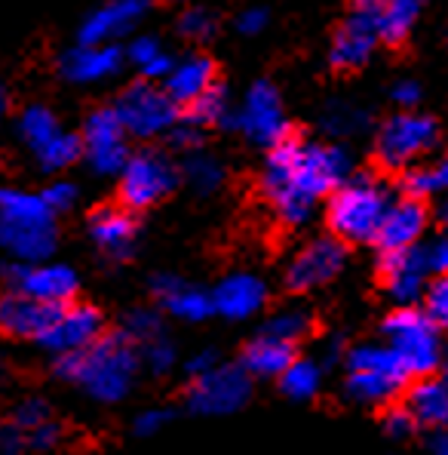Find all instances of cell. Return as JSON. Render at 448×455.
<instances>
[{
    "mask_svg": "<svg viewBox=\"0 0 448 455\" xmlns=\"http://www.w3.org/2000/svg\"><path fill=\"white\" fill-rule=\"evenodd\" d=\"M350 179V157L338 145L301 142L286 139L267 154L262 172V194L286 228H301L310 222L319 200H329L332 191Z\"/></svg>",
    "mask_w": 448,
    "mask_h": 455,
    "instance_id": "cell-1",
    "label": "cell"
},
{
    "mask_svg": "<svg viewBox=\"0 0 448 455\" xmlns=\"http://www.w3.org/2000/svg\"><path fill=\"white\" fill-rule=\"evenodd\" d=\"M138 370H142V354L126 339L123 330L102 336L96 345L77 354L56 357L59 376L98 403H120L123 397H130Z\"/></svg>",
    "mask_w": 448,
    "mask_h": 455,
    "instance_id": "cell-2",
    "label": "cell"
},
{
    "mask_svg": "<svg viewBox=\"0 0 448 455\" xmlns=\"http://www.w3.org/2000/svg\"><path fill=\"white\" fill-rule=\"evenodd\" d=\"M56 243V212L46 206L43 194L0 188V250L12 262H46Z\"/></svg>",
    "mask_w": 448,
    "mask_h": 455,
    "instance_id": "cell-3",
    "label": "cell"
},
{
    "mask_svg": "<svg viewBox=\"0 0 448 455\" xmlns=\"http://www.w3.org/2000/svg\"><path fill=\"white\" fill-rule=\"evenodd\" d=\"M393 197L374 176H350L326 204V222L332 237L344 243H374L378 228L390 210Z\"/></svg>",
    "mask_w": 448,
    "mask_h": 455,
    "instance_id": "cell-4",
    "label": "cell"
},
{
    "mask_svg": "<svg viewBox=\"0 0 448 455\" xmlns=\"http://www.w3.org/2000/svg\"><path fill=\"white\" fill-rule=\"evenodd\" d=\"M409 370L387 345H359L347 351V397L363 406H387L409 385Z\"/></svg>",
    "mask_w": 448,
    "mask_h": 455,
    "instance_id": "cell-5",
    "label": "cell"
},
{
    "mask_svg": "<svg viewBox=\"0 0 448 455\" xmlns=\"http://www.w3.org/2000/svg\"><path fill=\"white\" fill-rule=\"evenodd\" d=\"M384 345L403 360L412 379H427L443 366L445 347L439 326L418 307H397L384 320Z\"/></svg>",
    "mask_w": 448,
    "mask_h": 455,
    "instance_id": "cell-6",
    "label": "cell"
},
{
    "mask_svg": "<svg viewBox=\"0 0 448 455\" xmlns=\"http://www.w3.org/2000/svg\"><path fill=\"white\" fill-rule=\"evenodd\" d=\"M436 136V124L427 114L399 111L381 124L378 136H374V157L384 170L409 172L424 154H430Z\"/></svg>",
    "mask_w": 448,
    "mask_h": 455,
    "instance_id": "cell-7",
    "label": "cell"
},
{
    "mask_svg": "<svg viewBox=\"0 0 448 455\" xmlns=\"http://www.w3.org/2000/svg\"><path fill=\"white\" fill-rule=\"evenodd\" d=\"M114 111L120 114L126 132L136 139L169 136L178 120H182L178 102L166 92V86H157L153 80H138V84L126 86L120 92Z\"/></svg>",
    "mask_w": 448,
    "mask_h": 455,
    "instance_id": "cell-8",
    "label": "cell"
},
{
    "mask_svg": "<svg viewBox=\"0 0 448 455\" xmlns=\"http://www.w3.org/2000/svg\"><path fill=\"white\" fill-rule=\"evenodd\" d=\"M178 185V170L163 151H136L130 154L123 172H120V200L126 210H148L169 197Z\"/></svg>",
    "mask_w": 448,
    "mask_h": 455,
    "instance_id": "cell-9",
    "label": "cell"
},
{
    "mask_svg": "<svg viewBox=\"0 0 448 455\" xmlns=\"http://www.w3.org/2000/svg\"><path fill=\"white\" fill-rule=\"evenodd\" d=\"M252 397V376L246 366L216 363L203 376H193L187 387V406L200 416H231Z\"/></svg>",
    "mask_w": 448,
    "mask_h": 455,
    "instance_id": "cell-10",
    "label": "cell"
},
{
    "mask_svg": "<svg viewBox=\"0 0 448 455\" xmlns=\"http://www.w3.org/2000/svg\"><path fill=\"white\" fill-rule=\"evenodd\" d=\"M83 160L96 176H120L130 160V132L114 108H96L86 114L83 130Z\"/></svg>",
    "mask_w": 448,
    "mask_h": 455,
    "instance_id": "cell-11",
    "label": "cell"
},
{
    "mask_svg": "<svg viewBox=\"0 0 448 455\" xmlns=\"http://www.w3.org/2000/svg\"><path fill=\"white\" fill-rule=\"evenodd\" d=\"M0 280H4L6 290L25 292V296L37 299L43 305H71L80 286L75 267L56 262H6L0 267Z\"/></svg>",
    "mask_w": 448,
    "mask_h": 455,
    "instance_id": "cell-12",
    "label": "cell"
},
{
    "mask_svg": "<svg viewBox=\"0 0 448 455\" xmlns=\"http://www.w3.org/2000/svg\"><path fill=\"white\" fill-rule=\"evenodd\" d=\"M233 126H237L249 142L264 145V148H277L279 142H286V139H289V120H286V108H283V99H279L277 86L267 84V80L252 84L243 105H240Z\"/></svg>",
    "mask_w": 448,
    "mask_h": 455,
    "instance_id": "cell-13",
    "label": "cell"
},
{
    "mask_svg": "<svg viewBox=\"0 0 448 455\" xmlns=\"http://www.w3.org/2000/svg\"><path fill=\"white\" fill-rule=\"evenodd\" d=\"M347 262L344 240L338 237H313L292 256L286 267V286L295 292H310L332 283Z\"/></svg>",
    "mask_w": 448,
    "mask_h": 455,
    "instance_id": "cell-14",
    "label": "cell"
},
{
    "mask_svg": "<svg viewBox=\"0 0 448 455\" xmlns=\"http://www.w3.org/2000/svg\"><path fill=\"white\" fill-rule=\"evenodd\" d=\"M102 339V314L90 305H62L52 317V323L46 326V332L37 339L40 347L52 351L56 357H68L83 347L96 345Z\"/></svg>",
    "mask_w": 448,
    "mask_h": 455,
    "instance_id": "cell-15",
    "label": "cell"
},
{
    "mask_svg": "<svg viewBox=\"0 0 448 455\" xmlns=\"http://www.w3.org/2000/svg\"><path fill=\"white\" fill-rule=\"evenodd\" d=\"M381 286L399 307H412L418 299H424L427 286H430V265H427V252L420 246L403 252H381Z\"/></svg>",
    "mask_w": 448,
    "mask_h": 455,
    "instance_id": "cell-16",
    "label": "cell"
},
{
    "mask_svg": "<svg viewBox=\"0 0 448 455\" xmlns=\"http://www.w3.org/2000/svg\"><path fill=\"white\" fill-rule=\"evenodd\" d=\"M381 44L378 19L374 10H353L350 16L341 22V28L332 37V52L329 62L338 71H357L374 56Z\"/></svg>",
    "mask_w": 448,
    "mask_h": 455,
    "instance_id": "cell-17",
    "label": "cell"
},
{
    "mask_svg": "<svg viewBox=\"0 0 448 455\" xmlns=\"http://www.w3.org/2000/svg\"><path fill=\"white\" fill-rule=\"evenodd\" d=\"M427 231V206L424 200L418 197H397L387 210L384 222L378 228V237H374V246L381 252H403V250H414L420 243Z\"/></svg>",
    "mask_w": 448,
    "mask_h": 455,
    "instance_id": "cell-18",
    "label": "cell"
},
{
    "mask_svg": "<svg viewBox=\"0 0 448 455\" xmlns=\"http://www.w3.org/2000/svg\"><path fill=\"white\" fill-rule=\"evenodd\" d=\"M126 50L117 44H77L59 59V75L71 84H98L123 68Z\"/></svg>",
    "mask_w": 448,
    "mask_h": 455,
    "instance_id": "cell-19",
    "label": "cell"
},
{
    "mask_svg": "<svg viewBox=\"0 0 448 455\" xmlns=\"http://www.w3.org/2000/svg\"><path fill=\"white\" fill-rule=\"evenodd\" d=\"M90 237L102 256L111 262H123L136 252L138 222L126 206H102L90 216Z\"/></svg>",
    "mask_w": 448,
    "mask_h": 455,
    "instance_id": "cell-20",
    "label": "cell"
},
{
    "mask_svg": "<svg viewBox=\"0 0 448 455\" xmlns=\"http://www.w3.org/2000/svg\"><path fill=\"white\" fill-rule=\"evenodd\" d=\"M148 12V0H108L80 25V44H117Z\"/></svg>",
    "mask_w": 448,
    "mask_h": 455,
    "instance_id": "cell-21",
    "label": "cell"
},
{
    "mask_svg": "<svg viewBox=\"0 0 448 455\" xmlns=\"http://www.w3.org/2000/svg\"><path fill=\"white\" fill-rule=\"evenodd\" d=\"M59 307L62 305H43L37 299L25 296V292L6 290L0 296V332L12 339L37 341L46 332V326L52 323Z\"/></svg>",
    "mask_w": 448,
    "mask_h": 455,
    "instance_id": "cell-22",
    "label": "cell"
},
{
    "mask_svg": "<svg viewBox=\"0 0 448 455\" xmlns=\"http://www.w3.org/2000/svg\"><path fill=\"white\" fill-rule=\"evenodd\" d=\"M153 296H157L160 307H163L169 317L185 320V323H200L209 314H216V302L206 290L193 283H185L176 274H160L151 283Z\"/></svg>",
    "mask_w": 448,
    "mask_h": 455,
    "instance_id": "cell-23",
    "label": "cell"
},
{
    "mask_svg": "<svg viewBox=\"0 0 448 455\" xmlns=\"http://www.w3.org/2000/svg\"><path fill=\"white\" fill-rule=\"evenodd\" d=\"M212 302H216V314H222L227 320H249L264 307L267 286L255 274H227L212 292Z\"/></svg>",
    "mask_w": 448,
    "mask_h": 455,
    "instance_id": "cell-24",
    "label": "cell"
},
{
    "mask_svg": "<svg viewBox=\"0 0 448 455\" xmlns=\"http://www.w3.org/2000/svg\"><path fill=\"white\" fill-rule=\"evenodd\" d=\"M218 84V68L209 56H187L182 62H176V68L169 71V77L163 80L166 92L178 102V108H191L200 96L212 90Z\"/></svg>",
    "mask_w": 448,
    "mask_h": 455,
    "instance_id": "cell-25",
    "label": "cell"
},
{
    "mask_svg": "<svg viewBox=\"0 0 448 455\" xmlns=\"http://www.w3.org/2000/svg\"><path fill=\"white\" fill-rule=\"evenodd\" d=\"M292 360H295V345L271 336V332H264V330H258L255 339H252L243 351L246 372L258 379H279L289 370Z\"/></svg>",
    "mask_w": 448,
    "mask_h": 455,
    "instance_id": "cell-26",
    "label": "cell"
},
{
    "mask_svg": "<svg viewBox=\"0 0 448 455\" xmlns=\"http://www.w3.org/2000/svg\"><path fill=\"white\" fill-rule=\"evenodd\" d=\"M405 410L412 412V419L433 431L448 427V385L445 379H420L409 387L405 397Z\"/></svg>",
    "mask_w": 448,
    "mask_h": 455,
    "instance_id": "cell-27",
    "label": "cell"
},
{
    "mask_svg": "<svg viewBox=\"0 0 448 455\" xmlns=\"http://www.w3.org/2000/svg\"><path fill=\"white\" fill-rule=\"evenodd\" d=\"M424 4L427 0H381L374 6L381 40L384 44H405L418 25L420 12H424Z\"/></svg>",
    "mask_w": 448,
    "mask_h": 455,
    "instance_id": "cell-28",
    "label": "cell"
},
{
    "mask_svg": "<svg viewBox=\"0 0 448 455\" xmlns=\"http://www.w3.org/2000/svg\"><path fill=\"white\" fill-rule=\"evenodd\" d=\"M277 381L289 400H310L323 387V363L313 357H295Z\"/></svg>",
    "mask_w": 448,
    "mask_h": 455,
    "instance_id": "cell-29",
    "label": "cell"
},
{
    "mask_svg": "<svg viewBox=\"0 0 448 455\" xmlns=\"http://www.w3.org/2000/svg\"><path fill=\"white\" fill-rule=\"evenodd\" d=\"M40 170L46 172H62L68 170V166H75L80 157H83V142H80V136L68 130H59L56 136L50 139V142L43 145V148L35 151Z\"/></svg>",
    "mask_w": 448,
    "mask_h": 455,
    "instance_id": "cell-30",
    "label": "cell"
},
{
    "mask_svg": "<svg viewBox=\"0 0 448 455\" xmlns=\"http://www.w3.org/2000/svg\"><path fill=\"white\" fill-rule=\"evenodd\" d=\"M16 126H19V136H22V142L31 148V154H35L37 148H43V145L50 142L59 130H62L59 117L46 108V105H28V108L19 114Z\"/></svg>",
    "mask_w": 448,
    "mask_h": 455,
    "instance_id": "cell-31",
    "label": "cell"
},
{
    "mask_svg": "<svg viewBox=\"0 0 448 455\" xmlns=\"http://www.w3.org/2000/svg\"><path fill=\"white\" fill-rule=\"evenodd\" d=\"M403 191L409 197H433V194H448V154L430 166H412L403 176Z\"/></svg>",
    "mask_w": 448,
    "mask_h": 455,
    "instance_id": "cell-32",
    "label": "cell"
},
{
    "mask_svg": "<svg viewBox=\"0 0 448 455\" xmlns=\"http://www.w3.org/2000/svg\"><path fill=\"white\" fill-rule=\"evenodd\" d=\"M187 120H193L197 126H224V124H233V114H231V99H227V90L222 84L212 86L206 96H200L197 102L187 108L185 114Z\"/></svg>",
    "mask_w": 448,
    "mask_h": 455,
    "instance_id": "cell-33",
    "label": "cell"
},
{
    "mask_svg": "<svg viewBox=\"0 0 448 455\" xmlns=\"http://www.w3.org/2000/svg\"><path fill=\"white\" fill-rule=\"evenodd\" d=\"M185 179L193 191L200 194H212L218 185L224 182V166L218 164L212 154L206 151H191L185 160Z\"/></svg>",
    "mask_w": 448,
    "mask_h": 455,
    "instance_id": "cell-34",
    "label": "cell"
},
{
    "mask_svg": "<svg viewBox=\"0 0 448 455\" xmlns=\"http://www.w3.org/2000/svg\"><path fill=\"white\" fill-rule=\"evenodd\" d=\"M369 126V111L357 108L350 102H332L323 114V130L332 136H353Z\"/></svg>",
    "mask_w": 448,
    "mask_h": 455,
    "instance_id": "cell-35",
    "label": "cell"
},
{
    "mask_svg": "<svg viewBox=\"0 0 448 455\" xmlns=\"http://www.w3.org/2000/svg\"><path fill=\"white\" fill-rule=\"evenodd\" d=\"M123 332L136 347H145L148 341H157L166 336V323H163V317H160V311L138 307V311H132L130 317L123 320Z\"/></svg>",
    "mask_w": 448,
    "mask_h": 455,
    "instance_id": "cell-36",
    "label": "cell"
},
{
    "mask_svg": "<svg viewBox=\"0 0 448 455\" xmlns=\"http://www.w3.org/2000/svg\"><path fill=\"white\" fill-rule=\"evenodd\" d=\"M262 330L277 339H283V341H289V345H298V341L310 332V317H307L301 307H283V311H277L271 320H267Z\"/></svg>",
    "mask_w": 448,
    "mask_h": 455,
    "instance_id": "cell-37",
    "label": "cell"
},
{
    "mask_svg": "<svg viewBox=\"0 0 448 455\" xmlns=\"http://www.w3.org/2000/svg\"><path fill=\"white\" fill-rule=\"evenodd\" d=\"M218 28V19L206 6H187L178 16V35L187 40H209Z\"/></svg>",
    "mask_w": 448,
    "mask_h": 455,
    "instance_id": "cell-38",
    "label": "cell"
},
{
    "mask_svg": "<svg viewBox=\"0 0 448 455\" xmlns=\"http://www.w3.org/2000/svg\"><path fill=\"white\" fill-rule=\"evenodd\" d=\"M138 354H142V366L145 370H151L153 376H166V372L178 363V351H176V345H172L169 336L148 341L145 347H138Z\"/></svg>",
    "mask_w": 448,
    "mask_h": 455,
    "instance_id": "cell-39",
    "label": "cell"
},
{
    "mask_svg": "<svg viewBox=\"0 0 448 455\" xmlns=\"http://www.w3.org/2000/svg\"><path fill=\"white\" fill-rule=\"evenodd\" d=\"M424 311L439 326V332H448V274L430 280L424 292Z\"/></svg>",
    "mask_w": 448,
    "mask_h": 455,
    "instance_id": "cell-40",
    "label": "cell"
},
{
    "mask_svg": "<svg viewBox=\"0 0 448 455\" xmlns=\"http://www.w3.org/2000/svg\"><path fill=\"white\" fill-rule=\"evenodd\" d=\"M50 419H52L50 406H46L43 400H37V397L22 400V403L16 406V412H12V421H16V427L22 434H28V431H35V427L46 425Z\"/></svg>",
    "mask_w": 448,
    "mask_h": 455,
    "instance_id": "cell-41",
    "label": "cell"
},
{
    "mask_svg": "<svg viewBox=\"0 0 448 455\" xmlns=\"http://www.w3.org/2000/svg\"><path fill=\"white\" fill-rule=\"evenodd\" d=\"M163 46H160V40L157 37H151V35H138V37H132L130 40V46H126V59H130L132 65H136L138 71H145L148 65L157 62L160 56H163Z\"/></svg>",
    "mask_w": 448,
    "mask_h": 455,
    "instance_id": "cell-42",
    "label": "cell"
},
{
    "mask_svg": "<svg viewBox=\"0 0 448 455\" xmlns=\"http://www.w3.org/2000/svg\"><path fill=\"white\" fill-rule=\"evenodd\" d=\"M40 194H43L46 206H50L56 216L59 212H68L71 206L77 204V185L68 182V179H56V182H50Z\"/></svg>",
    "mask_w": 448,
    "mask_h": 455,
    "instance_id": "cell-43",
    "label": "cell"
},
{
    "mask_svg": "<svg viewBox=\"0 0 448 455\" xmlns=\"http://www.w3.org/2000/svg\"><path fill=\"white\" fill-rule=\"evenodd\" d=\"M59 440H62V425H59L56 419H50L46 425H40V427H35V431L25 434V443H28V450H37V452L56 450Z\"/></svg>",
    "mask_w": 448,
    "mask_h": 455,
    "instance_id": "cell-44",
    "label": "cell"
},
{
    "mask_svg": "<svg viewBox=\"0 0 448 455\" xmlns=\"http://www.w3.org/2000/svg\"><path fill=\"white\" fill-rule=\"evenodd\" d=\"M169 139H172V145L176 148H182V151H200V145H203V126H197L193 120H178L176 124V130L169 132Z\"/></svg>",
    "mask_w": 448,
    "mask_h": 455,
    "instance_id": "cell-45",
    "label": "cell"
},
{
    "mask_svg": "<svg viewBox=\"0 0 448 455\" xmlns=\"http://www.w3.org/2000/svg\"><path fill=\"white\" fill-rule=\"evenodd\" d=\"M414 427H418V421L412 419V412L405 410V406H390V410L384 412V431L390 434V437H409Z\"/></svg>",
    "mask_w": 448,
    "mask_h": 455,
    "instance_id": "cell-46",
    "label": "cell"
},
{
    "mask_svg": "<svg viewBox=\"0 0 448 455\" xmlns=\"http://www.w3.org/2000/svg\"><path fill=\"white\" fill-rule=\"evenodd\" d=\"M169 412L166 410H145L138 412L136 421H132V431L138 434V437H153V434H160L166 425H169Z\"/></svg>",
    "mask_w": 448,
    "mask_h": 455,
    "instance_id": "cell-47",
    "label": "cell"
},
{
    "mask_svg": "<svg viewBox=\"0 0 448 455\" xmlns=\"http://www.w3.org/2000/svg\"><path fill=\"white\" fill-rule=\"evenodd\" d=\"M390 99L399 105V111H414V105L420 102V84L418 80H397Z\"/></svg>",
    "mask_w": 448,
    "mask_h": 455,
    "instance_id": "cell-48",
    "label": "cell"
},
{
    "mask_svg": "<svg viewBox=\"0 0 448 455\" xmlns=\"http://www.w3.org/2000/svg\"><path fill=\"white\" fill-rule=\"evenodd\" d=\"M25 434L16 427V421H0V455H22Z\"/></svg>",
    "mask_w": 448,
    "mask_h": 455,
    "instance_id": "cell-49",
    "label": "cell"
},
{
    "mask_svg": "<svg viewBox=\"0 0 448 455\" xmlns=\"http://www.w3.org/2000/svg\"><path fill=\"white\" fill-rule=\"evenodd\" d=\"M264 25H267V10H262V6H249V10H243L237 16L240 35H258V31H264Z\"/></svg>",
    "mask_w": 448,
    "mask_h": 455,
    "instance_id": "cell-50",
    "label": "cell"
},
{
    "mask_svg": "<svg viewBox=\"0 0 448 455\" xmlns=\"http://www.w3.org/2000/svg\"><path fill=\"white\" fill-rule=\"evenodd\" d=\"M427 265H430V271L436 274H448V237H439L433 240L430 246H427Z\"/></svg>",
    "mask_w": 448,
    "mask_h": 455,
    "instance_id": "cell-51",
    "label": "cell"
},
{
    "mask_svg": "<svg viewBox=\"0 0 448 455\" xmlns=\"http://www.w3.org/2000/svg\"><path fill=\"white\" fill-rule=\"evenodd\" d=\"M216 351H197L191 360H187V376H203V372H209L212 366H216Z\"/></svg>",
    "mask_w": 448,
    "mask_h": 455,
    "instance_id": "cell-52",
    "label": "cell"
},
{
    "mask_svg": "<svg viewBox=\"0 0 448 455\" xmlns=\"http://www.w3.org/2000/svg\"><path fill=\"white\" fill-rule=\"evenodd\" d=\"M433 455H448V437L436 440V446H433Z\"/></svg>",
    "mask_w": 448,
    "mask_h": 455,
    "instance_id": "cell-53",
    "label": "cell"
},
{
    "mask_svg": "<svg viewBox=\"0 0 448 455\" xmlns=\"http://www.w3.org/2000/svg\"><path fill=\"white\" fill-rule=\"evenodd\" d=\"M378 4H381V0H353V6H357V10H374Z\"/></svg>",
    "mask_w": 448,
    "mask_h": 455,
    "instance_id": "cell-54",
    "label": "cell"
},
{
    "mask_svg": "<svg viewBox=\"0 0 448 455\" xmlns=\"http://www.w3.org/2000/svg\"><path fill=\"white\" fill-rule=\"evenodd\" d=\"M439 219H443V228H445V234H448V194H445V200H443V210H439Z\"/></svg>",
    "mask_w": 448,
    "mask_h": 455,
    "instance_id": "cell-55",
    "label": "cell"
},
{
    "mask_svg": "<svg viewBox=\"0 0 448 455\" xmlns=\"http://www.w3.org/2000/svg\"><path fill=\"white\" fill-rule=\"evenodd\" d=\"M4 114H6V90H4V84H0V120H4Z\"/></svg>",
    "mask_w": 448,
    "mask_h": 455,
    "instance_id": "cell-56",
    "label": "cell"
},
{
    "mask_svg": "<svg viewBox=\"0 0 448 455\" xmlns=\"http://www.w3.org/2000/svg\"><path fill=\"white\" fill-rule=\"evenodd\" d=\"M443 379H445V385H448V351H445V357H443Z\"/></svg>",
    "mask_w": 448,
    "mask_h": 455,
    "instance_id": "cell-57",
    "label": "cell"
}]
</instances>
